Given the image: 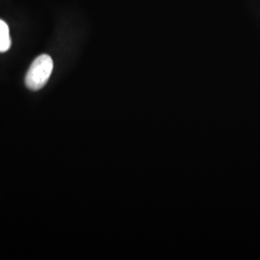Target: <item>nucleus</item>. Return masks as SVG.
Returning <instances> with one entry per match:
<instances>
[{"label": "nucleus", "instance_id": "obj_1", "mask_svg": "<svg viewBox=\"0 0 260 260\" xmlns=\"http://www.w3.org/2000/svg\"><path fill=\"white\" fill-rule=\"evenodd\" d=\"M53 71V61L47 54L38 56L30 66L25 76V84L32 91L41 90L47 83Z\"/></svg>", "mask_w": 260, "mask_h": 260}, {"label": "nucleus", "instance_id": "obj_2", "mask_svg": "<svg viewBox=\"0 0 260 260\" xmlns=\"http://www.w3.org/2000/svg\"><path fill=\"white\" fill-rule=\"evenodd\" d=\"M11 47L9 26L8 24L0 19V52H6Z\"/></svg>", "mask_w": 260, "mask_h": 260}]
</instances>
